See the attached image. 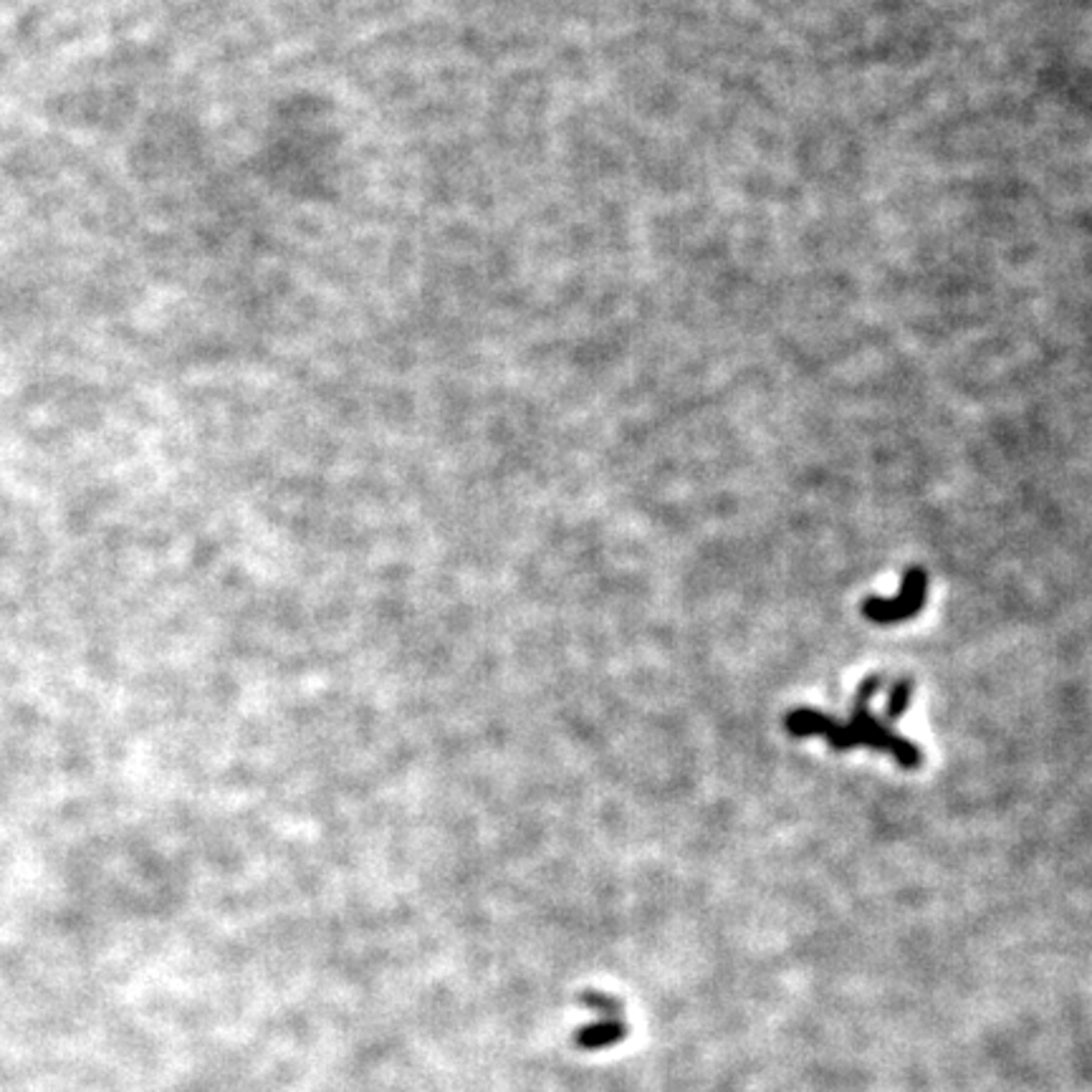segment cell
Instances as JSON below:
<instances>
[{
    "instance_id": "7a4b0ae2",
    "label": "cell",
    "mask_w": 1092,
    "mask_h": 1092,
    "mask_svg": "<svg viewBox=\"0 0 1092 1092\" xmlns=\"http://www.w3.org/2000/svg\"><path fill=\"white\" fill-rule=\"evenodd\" d=\"M928 592V574L920 566H910L903 574V584L898 597L883 599L870 597L863 602V614L876 625H896V622L910 620L920 612Z\"/></svg>"
},
{
    "instance_id": "3957f363",
    "label": "cell",
    "mask_w": 1092,
    "mask_h": 1092,
    "mask_svg": "<svg viewBox=\"0 0 1092 1092\" xmlns=\"http://www.w3.org/2000/svg\"><path fill=\"white\" fill-rule=\"evenodd\" d=\"M630 1034L625 1027V1019H599V1022L579 1027L574 1034V1042L581 1049H604L620 1044Z\"/></svg>"
},
{
    "instance_id": "277c9868",
    "label": "cell",
    "mask_w": 1092,
    "mask_h": 1092,
    "mask_svg": "<svg viewBox=\"0 0 1092 1092\" xmlns=\"http://www.w3.org/2000/svg\"><path fill=\"white\" fill-rule=\"evenodd\" d=\"M576 1001L579 1004H584L587 1009L597 1011L602 1019H625V1014H622V1004L614 996L604 994V991H579V996H576Z\"/></svg>"
},
{
    "instance_id": "5b68a950",
    "label": "cell",
    "mask_w": 1092,
    "mask_h": 1092,
    "mask_svg": "<svg viewBox=\"0 0 1092 1092\" xmlns=\"http://www.w3.org/2000/svg\"><path fill=\"white\" fill-rule=\"evenodd\" d=\"M910 696H913V680H898L896 688L891 690V698H888V721H896V718H901L906 713Z\"/></svg>"
},
{
    "instance_id": "6da1fadb",
    "label": "cell",
    "mask_w": 1092,
    "mask_h": 1092,
    "mask_svg": "<svg viewBox=\"0 0 1092 1092\" xmlns=\"http://www.w3.org/2000/svg\"><path fill=\"white\" fill-rule=\"evenodd\" d=\"M881 685L883 675H870V678L863 680V685L855 693V716L845 726L837 723L835 718L815 711V708H797L784 721L787 723V731L792 736H799V739H805V736H822L837 751H848L858 744L873 746V749L888 751V754L896 756V761L903 769H918L920 761H923L918 746L893 734L886 723L878 721L870 713V701L881 690Z\"/></svg>"
}]
</instances>
